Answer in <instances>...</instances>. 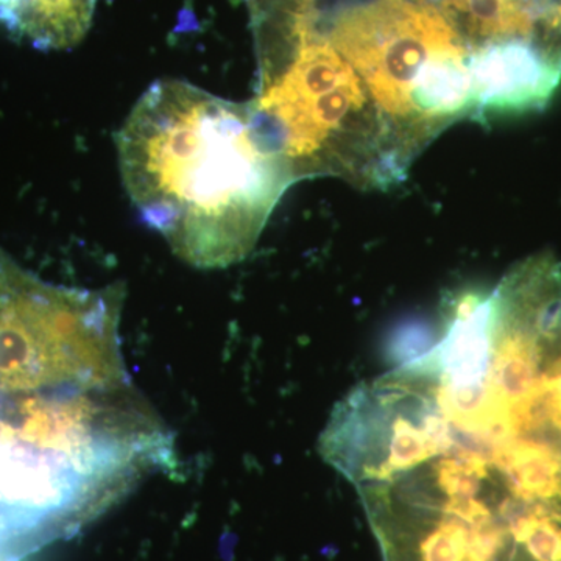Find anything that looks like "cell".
<instances>
[{"label":"cell","instance_id":"obj_8","mask_svg":"<svg viewBox=\"0 0 561 561\" xmlns=\"http://www.w3.org/2000/svg\"><path fill=\"white\" fill-rule=\"evenodd\" d=\"M302 2H316V0H302Z\"/></svg>","mask_w":561,"mask_h":561},{"label":"cell","instance_id":"obj_3","mask_svg":"<svg viewBox=\"0 0 561 561\" xmlns=\"http://www.w3.org/2000/svg\"><path fill=\"white\" fill-rule=\"evenodd\" d=\"M114 140L142 220L205 271L245 260L298 181L251 102L183 80L151 83Z\"/></svg>","mask_w":561,"mask_h":561},{"label":"cell","instance_id":"obj_5","mask_svg":"<svg viewBox=\"0 0 561 561\" xmlns=\"http://www.w3.org/2000/svg\"><path fill=\"white\" fill-rule=\"evenodd\" d=\"M313 7L409 161L454 122L474 116L470 49L437 5L364 0L330 16Z\"/></svg>","mask_w":561,"mask_h":561},{"label":"cell","instance_id":"obj_6","mask_svg":"<svg viewBox=\"0 0 561 561\" xmlns=\"http://www.w3.org/2000/svg\"><path fill=\"white\" fill-rule=\"evenodd\" d=\"M437 7L470 54L491 46L527 44L548 60L541 47L548 0H442Z\"/></svg>","mask_w":561,"mask_h":561},{"label":"cell","instance_id":"obj_7","mask_svg":"<svg viewBox=\"0 0 561 561\" xmlns=\"http://www.w3.org/2000/svg\"><path fill=\"white\" fill-rule=\"evenodd\" d=\"M98 0H0V24L41 50L72 49L87 36Z\"/></svg>","mask_w":561,"mask_h":561},{"label":"cell","instance_id":"obj_9","mask_svg":"<svg viewBox=\"0 0 561 561\" xmlns=\"http://www.w3.org/2000/svg\"><path fill=\"white\" fill-rule=\"evenodd\" d=\"M0 561H5V560H0Z\"/></svg>","mask_w":561,"mask_h":561},{"label":"cell","instance_id":"obj_4","mask_svg":"<svg viewBox=\"0 0 561 561\" xmlns=\"http://www.w3.org/2000/svg\"><path fill=\"white\" fill-rule=\"evenodd\" d=\"M260 60L251 105L297 180L337 176L362 187L400 183L404 157L356 70L302 0H247Z\"/></svg>","mask_w":561,"mask_h":561},{"label":"cell","instance_id":"obj_1","mask_svg":"<svg viewBox=\"0 0 561 561\" xmlns=\"http://www.w3.org/2000/svg\"><path fill=\"white\" fill-rule=\"evenodd\" d=\"M320 451L382 561H561V262L449 298L438 341L350 391Z\"/></svg>","mask_w":561,"mask_h":561},{"label":"cell","instance_id":"obj_2","mask_svg":"<svg viewBox=\"0 0 561 561\" xmlns=\"http://www.w3.org/2000/svg\"><path fill=\"white\" fill-rule=\"evenodd\" d=\"M124 287L41 279L0 250V559L66 540L150 474L172 432L121 343Z\"/></svg>","mask_w":561,"mask_h":561}]
</instances>
